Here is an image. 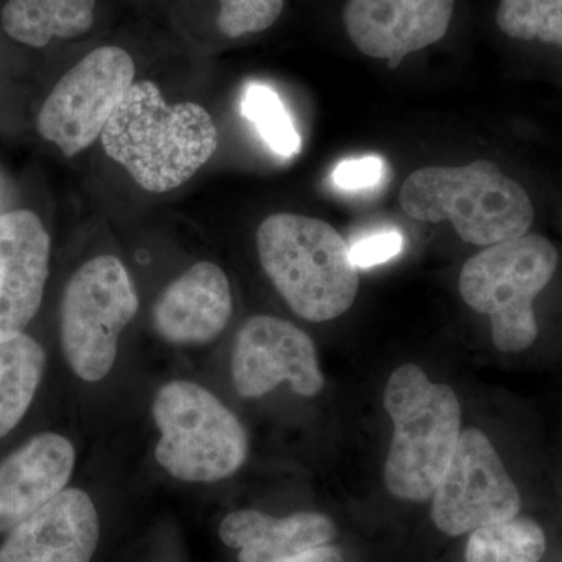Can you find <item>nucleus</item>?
<instances>
[{
    "label": "nucleus",
    "mask_w": 562,
    "mask_h": 562,
    "mask_svg": "<svg viewBox=\"0 0 562 562\" xmlns=\"http://www.w3.org/2000/svg\"><path fill=\"white\" fill-rule=\"evenodd\" d=\"M106 155L143 190L168 192L187 183L217 149V128L194 102L168 105L157 85L133 83L103 128Z\"/></svg>",
    "instance_id": "nucleus-1"
},
{
    "label": "nucleus",
    "mask_w": 562,
    "mask_h": 562,
    "mask_svg": "<svg viewBox=\"0 0 562 562\" xmlns=\"http://www.w3.org/2000/svg\"><path fill=\"white\" fill-rule=\"evenodd\" d=\"M257 249L273 286L303 319L333 321L353 305L360 276L349 243L328 222L272 214L258 227Z\"/></svg>",
    "instance_id": "nucleus-2"
},
{
    "label": "nucleus",
    "mask_w": 562,
    "mask_h": 562,
    "mask_svg": "<svg viewBox=\"0 0 562 562\" xmlns=\"http://www.w3.org/2000/svg\"><path fill=\"white\" fill-rule=\"evenodd\" d=\"M401 205L416 221L452 222L462 241L482 247L520 238L535 221L522 184L487 160L417 169L403 183Z\"/></svg>",
    "instance_id": "nucleus-3"
},
{
    "label": "nucleus",
    "mask_w": 562,
    "mask_h": 562,
    "mask_svg": "<svg viewBox=\"0 0 562 562\" xmlns=\"http://www.w3.org/2000/svg\"><path fill=\"white\" fill-rule=\"evenodd\" d=\"M384 408L394 424L384 464L387 491L402 501H428L460 442V402L449 386L432 383L419 366L405 364L386 384Z\"/></svg>",
    "instance_id": "nucleus-4"
},
{
    "label": "nucleus",
    "mask_w": 562,
    "mask_h": 562,
    "mask_svg": "<svg viewBox=\"0 0 562 562\" xmlns=\"http://www.w3.org/2000/svg\"><path fill=\"white\" fill-rule=\"evenodd\" d=\"M151 414L161 432L155 458L173 479L216 483L246 462L249 439L241 422L201 384H165Z\"/></svg>",
    "instance_id": "nucleus-5"
},
{
    "label": "nucleus",
    "mask_w": 562,
    "mask_h": 562,
    "mask_svg": "<svg viewBox=\"0 0 562 562\" xmlns=\"http://www.w3.org/2000/svg\"><path fill=\"white\" fill-rule=\"evenodd\" d=\"M558 251L549 239L524 235L486 247L465 262L460 276L462 301L491 317L498 350L528 349L538 338L532 303L553 279Z\"/></svg>",
    "instance_id": "nucleus-6"
},
{
    "label": "nucleus",
    "mask_w": 562,
    "mask_h": 562,
    "mask_svg": "<svg viewBox=\"0 0 562 562\" xmlns=\"http://www.w3.org/2000/svg\"><path fill=\"white\" fill-rule=\"evenodd\" d=\"M127 269L103 255L80 266L66 284L60 314L63 353L85 382H101L116 361L121 333L138 313Z\"/></svg>",
    "instance_id": "nucleus-7"
},
{
    "label": "nucleus",
    "mask_w": 562,
    "mask_h": 562,
    "mask_svg": "<svg viewBox=\"0 0 562 562\" xmlns=\"http://www.w3.org/2000/svg\"><path fill=\"white\" fill-rule=\"evenodd\" d=\"M135 79V63L116 46L99 47L68 70L38 116V131L66 157L88 149L106 127Z\"/></svg>",
    "instance_id": "nucleus-8"
},
{
    "label": "nucleus",
    "mask_w": 562,
    "mask_h": 562,
    "mask_svg": "<svg viewBox=\"0 0 562 562\" xmlns=\"http://www.w3.org/2000/svg\"><path fill=\"white\" fill-rule=\"evenodd\" d=\"M520 494L487 436L462 431L449 469L432 494V522L449 536L516 519Z\"/></svg>",
    "instance_id": "nucleus-9"
},
{
    "label": "nucleus",
    "mask_w": 562,
    "mask_h": 562,
    "mask_svg": "<svg viewBox=\"0 0 562 562\" xmlns=\"http://www.w3.org/2000/svg\"><path fill=\"white\" fill-rule=\"evenodd\" d=\"M232 379L241 397L257 398L290 383L303 397H314L324 387L316 347L305 331L291 322L255 316L236 336Z\"/></svg>",
    "instance_id": "nucleus-10"
},
{
    "label": "nucleus",
    "mask_w": 562,
    "mask_h": 562,
    "mask_svg": "<svg viewBox=\"0 0 562 562\" xmlns=\"http://www.w3.org/2000/svg\"><path fill=\"white\" fill-rule=\"evenodd\" d=\"M454 0H347L344 27L361 54L390 68L439 43L452 24Z\"/></svg>",
    "instance_id": "nucleus-11"
},
{
    "label": "nucleus",
    "mask_w": 562,
    "mask_h": 562,
    "mask_svg": "<svg viewBox=\"0 0 562 562\" xmlns=\"http://www.w3.org/2000/svg\"><path fill=\"white\" fill-rule=\"evenodd\" d=\"M50 238L29 210L0 214V341L24 333L49 276Z\"/></svg>",
    "instance_id": "nucleus-12"
},
{
    "label": "nucleus",
    "mask_w": 562,
    "mask_h": 562,
    "mask_svg": "<svg viewBox=\"0 0 562 562\" xmlns=\"http://www.w3.org/2000/svg\"><path fill=\"white\" fill-rule=\"evenodd\" d=\"M99 535L90 495L65 490L9 532L0 547V562H91Z\"/></svg>",
    "instance_id": "nucleus-13"
},
{
    "label": "nucleus",
    "mask_w": 562,
    "mask_h": 562,
    "mask_svg": "<svg viewBox=\"0 0 562 562\" xmlns=\"http://www.w3.org/2000/svg\"><path fill=\"white\" fill-rule=\"evenodd\" d=\"M76 450L61 435L43 432L0 462V532H10L65 491Z\"/></svg>",
    "instance_id": "nucleus-14"
},
{
    "label": "nucleus",
    "mask_w": 562,
    "mask_h": 562,
    "mask_svg": "<svg viewBox=\"0 0 562 562\" xmlns=\"http://www.w3.org/2000/svg\"><path fill=\"white\" fill-rule=\"evenodd\" d=\"M232 312L227 276L214 262L202 261L172 281L155 303V330L179 346L205 344L225 330Z\"/></svg>",
    "instance_id": "nucleus-15"
},
{
    "label": "nucleus",
    "mask_w": 562,
    "mask_h": 562,
    "mask_svg": "<svg viewBox=\"0 0 562 562\" xmlns=\"http://www.w3.org/2000/svg\"><path fill=\"white\" fill-rule=\"evenodd\" d=\"M336 527L327 516L297 513L276 519L243 509L222 520L220 536L225 546L239 550V562H280L327 546Z\"/></svg>",
    "instance_id": "nucleus-16"
},
{
    "label": "nucleus",
    "mask_w": 562,
    "mask_h": 562,
    "mask_svg": "<svg viewBox=\"0 0 562 562\" xmlns=\"http://www.w3.org/2000/svg\"><path fill=\"white\" fill-rule=\"evenodd\" d=\"M95 0H9L2 10L3 31L32 47L54 38H76L90 31Z\"/></svg>",
    "instance_id": "nucleus-17"
},
{
    "label": "nucleus",
    "mask_w": 562,
    "mask_h": 562,
    "mask_svg": "<svg viewBox=\"0 0 562 562\" xmlns=\"http://www.w3.org/2000/svg\"><path fill=\"white\" fill-rule=\"evenodd\" d=\"M46 368V351L31 336L0 341V439L22 420Z\"/></svg>",
    "instance_id": "nucleus-18"
},
{
    "label": "nucleus",
    "mask_w": 562,
    "mask_h": 562,
    "mask_svg": "<svg viewBox=\"0 0 562 562\" xmlns=\"http://www.w3.org/2000/svg\"><path fill=\"white\" fill-rule=\"evenodd\" d=\"M546 547L542 528L527 517H516L472 531L465 562H539Z\"/></svg>",
    "instance_id": "nucleus-19"
},
{
    "label": "nucleus",
    "mask_w": 562,
    "mask_h": 562,
    "mask_svg": "<svg viewBox=\"0 0 562 562\" xmlns=\"http://www.w3.org/2000/svg\"><path fill=\"white\" fill-rule=\"evenodd\" d=\"M241 114L280 157L292 158L301 151V135L290 111L269 85L260 81L247 85L241 98Z\"/></svg>",
    "instance_id": "nucleus-20"
},
{
    "label": "nucleus",
    "mask_w": 562,
    "mask_h": 562,
    "mask_svg": "<svg viewBox=\"0 0 562 562\" xmlns=\"http://www.w3.org/2000/svg\"><path fill=\"white\" fill-rule=\"evenodd\" d=\"M495 21L509 38L562 49V0H501Z\"/></svg>",
    "instance_id": "nucleus-21"
},
{
    "label": "nucleus",
    "mask_w": 562,
    "mask_h": 562,
    "mask_svg": "<svg viewBox=\"0 0 562 562\" xmlns=\"http://www.w3.org/2000/svg\"><path fill=\"white\" fill-rule=\"evenodd\" d=\"M220 3L217 27L228 38L268 31L284 9V0H220Z\"/></svg>",
    "instance_id": "nucleus-22"
},
{
    "label": "nucleus",
    "mask_w": 562,
    "mask_h": 562,
    "mask_svg": "<svg viewBox=\"0 0 562 562\" xmlns=\"http://www.w3.org/2000/svg\"><path fill=\"white\" fill-rule=\"evenodd\" d=\"M350 258L357 269H369L398 257L403 236L397 231H379L362 235L349 244Z\"/></svg>",
    "instance_id": "nucleus-23"
},
{
    "label": "nucleus",
    "mask_w": 562,
    "mask_h": 562,
    "mask_svg": "<svg viewBox=\"0 0 562 562\" xmlns=\"http://www.w3.org/2000/svg\"><path fill=\"white\" fill-rule=\"evenodd\" d=\"M386 162L376 155L350 158V160H344L336 166L331 179L336 188L342 191H369L382 183L386 176Z\"/></svg>",
    "instance_id": "nucleus-24"
},
{
    "label": "nucleus",
    "mask_w": 562,
    "mask_h": 562,
    "mask_svg": "<svg viewBox=\"0 0 562 562\" xmlns=\"http://www.w3.org/2000/svg\"><path fill=\"white\" fill-rule=\"evenodd\" d=\"M280 562H344L341 552L335 547H321V549L312 550L299 554V557L291 558V560H284Z\"/></svg>",
    "instance_id": "nucleus-25"
}]
</instances>
